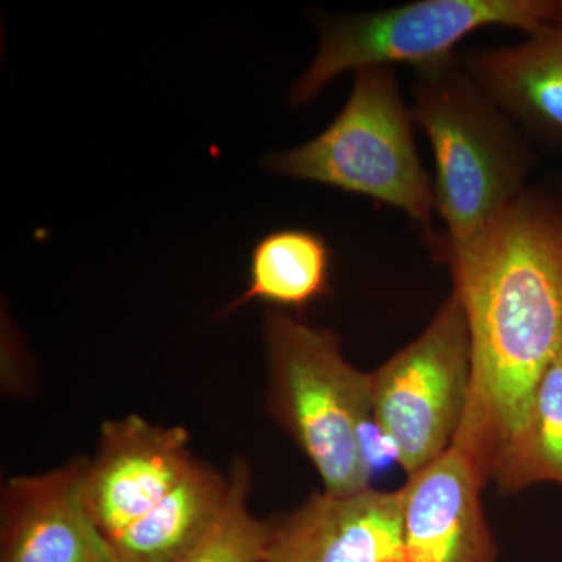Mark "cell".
<instances>
[{
	"label": "cell",
	"instance_id": "obj_1",
	"mask_svg": "<svg viewBox=\"0 0 562 562\" xmlns=\"http://www.w3.org/2000/svg\"><path fill=\"white\" fill-rule=\"evenodd\" d=\"M449 268L472 344L460 442L490 480L562 351V192L536 184L468 246L432 247Z\"/></svg>",
	"mask_w": 562,
	"mask_h": 562
},
{
	"label": "cell",
	"instance_id": "obj_2",
	"mask_svg": "<svg viewBox=\"0 0 562 562\" xmlns=\"http://www.w3.org/2000/svg\"><path fill=\"white\" fill-rule=\"evenodd\" d=\"M412 101L435 157V211L446 227L431 233V247L468 246L531 187L532 140L465 72L458 54L414 69Z\"/></svg>",
	"mask_w": 562,
	"mask_h": 562
},
{
	"label": "cell",
	"instance_id": "obj_3",
	"mask_svg": "<svg viewBox=\"0 0 562 562\" xmlns=\"http://www.w3.org/2000/svg\"><path fill=\"white\" fill-rule=\"evenodd\" d=\"M266 408L321 476L328 494L369 490L366 436L372 430L371 372L351 366L335 331L269 310L262 322Z\"/></svg>",
	"mask_w": 562,
	"mask_h": 562
},
{
	"label": "cell",
	"instance_id": "obj_4",
	"mask_svg": "<svg viewBox=\"0 0 562 562\" xmlns=\"http://www.w3.org/2000/svg\"><path fill=\"white\" fill-rule=\"evenodd\" d=\"M353 74L349 99L335 121L308 143L269 155L262 166L384 203L430 235L432 179L417 150L416 122L397 72L375 66Z\"/></svg>",
	"mask_w": 562,
	"mask_h": 562
},
{
	"label": "cell",
	"instance_id": "obj_5",
	"mask_svg": "<svg viewBox=\"0 0 562 562\" xmlns=\"http://www.w3.org/2000/svg\"><path fill=\"white\" fill-rule=\"evenodd\" d=\"M562 20V0H416L364 13L317 16L319 46L292 85L290 102L306 105L349 70L397 65L427 68L449 60L473 33L517 29L527 35Z\"/></svg>",
	"mask_w": 562,
	"mask_h": 562
},
{
	"label": "cell",
	"instance_id": "obj_6",
	"mask_svg": "<svg viewBox=\"0 0 562 562\" xmlns=\"http://www.w3.org/2000/svg\"><path fill=\"white\" fill-rule=\"evenodd\" d=\"M471 383V333L452 291L416 339L371 371L373 422L406 475L452 447Z\"/></svg>",
	"mask_w": 562,
	"mask_h": 562
},
{
	"label": "cell",
	"instance_id": "obj_7",
	"mask_svg": "<svg viewBox=\"0 0 562 562\" xmlns=\"http://www.w3.org/2000/svg\"><path fill=\"white\" fill-rule=\"evenodd\" d=\"M190 432L131 414L105 420L88 458L83 501L106 539L146 516L190 471Z\"/></svg>",
	"mask_w": 562,
	"mask_h": 562
},
{
	"label": "cell",
	"instance_id": "obj_8",
	"mask_svg": "<svg viewBox=\"0 0 562 562\" xmlns=\"http://www.w3.org/2000/svg\"><path fill=\"white\" fill-rule=\"evenodd\" d=\"M268 524L265 562H406L401 490L314 492Z\"/></svg>",
	"mask_w": 562,
	"mask_h": 562
},
{
	"label": "cell",
	"instance_id": "obj_9",
	"mask_svg": "<svg viewBox=\"0 0 562 562\" xmlns=\"http://www.w3.org/2000/svg\"><path fill=\"white\" fill-rule=\"evenodd\" d=\"M490 475L460 442L401 487L406 562H498L483 490Z\"/></svg>",
	"mask_w": 562,
	"mask_h": 562
},
{
	"label": "cell",
	"instance_id": "obj_10",
	"mask_svg": "<svg viewBox=\"0 0 562 562\" xmlns=\"http://www.w3.org/2000/svg\"><path fill=\"white\" fill-rule=\"evenodd\" d=\"M88 458L10 479L0 492V562H117L83 501Z\"/></svg>",
	"mask_w": 562,
	"mask_h": 562
},
{
	"label": "cell",
	"instance_id": "obj_11",
	"mask_svg": "<svg viewBox=\"0 0 562 562\" xmlns=\"http://www.w3.org/2000/svg\"><path fill=\"white\" fill-rule=\"evenodd\" d=\"M458 58L532 143L562 154V20L522 43L462 52Z\"/></svg>",
	"mask_w": 562,
	"mask_h": 562
},
{
	"label": "cell",
	"instance_id": "obj_12",
	"mask_svg": "<svg viewBox=\"0 0 562 562\" xmlns=\"http://www.w3.org/2000/svg\"><path fill=\"white\" fill-rule=\"evenodd\" d=\"M231 497V476L192 462L179 484L146 516L109 539L117 562H172L201 542Z\"/></svg>",
	"mask_w": 562,
	"mask_h": 562
},
{
	"label": "cell",
	"instance_id": "obj_13",
	"mask_svg": "<svg viewBox=\"0 0 562 562\" xmlns=\"http://www.w3.org/2000/svg\"><path fill=\"white\" fill-rule=\"evenodd\" d=\"M330 246L305 228H281L262 236L250 254L247 290L227 306L231 313L250 302L273 310L305 313L333 294Z\"/></svg>",
	"mask_w": 562,
	"mask_h": 562
},
{
	"label": "cell",
	"instance_id": "obj_14",
	"mask_svg": "<svg viewBox=\"0 0 562 562\" xmlns=\"http://www.w3.org/2000/svg\"><path fill=\"white\" fill-rule=\"evenodd\" d=\"M491 482L503 495L543 483L562 486V351L539 379L527 420L503 449Z\"/></svg>",
	"mask_w": 562,
	"mask_h": 562
},
{
	"label": "cell",
	"instance_id": "obj_15",
	"mask_svg": "<svg viewBox=\"0 0 562 562\" xmlns=\"http://www.w3.org/2000/svg\"><path fill=\"white\" fill-rule=\"evenodd\" d=\"M228 476L231 497L221 519L201 542L172 562H265L269 524L250 513L247 461L235 460Z\"/></svg>",
	"mask_w": 562,
	"mask_h": 562
},
{
	"label": "cell",
	"instance_id": "obj_16",
	"mask_svg": "<svg viewBox=\"0 0 562 562\" xmlns=\"http://www.w3.org/2000/svg\"><path fill=\"white\" fill-rule=\"evenodd\" d=\"M31 371L27 358L20 342V336L11 328L10 322L2 321V364H0V387L9 398H24L32 395Z\"/></svg>",
	"mask_w": 562,
	"mask_h": 562
},
{
	"label": "cell",
	"instance_id": "obj_17",
	"mask_svg": "<svg viewBox=\"0 0 562 562\" xmlns=\"http://www.w3.org/2000/svg\"><path fill=\"white\" fill-rule=\"evenodd\" d=\"M558 188H560V191L562 192V183L558 184Z\"/></svg>",
	"mask_w": 562,
	"mask_h": 562
}]
</instances>
